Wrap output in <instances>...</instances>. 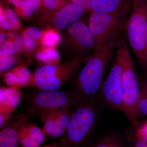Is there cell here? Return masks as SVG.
Masks as SVG:
<instances>
[{
	"label": "cell",
	"mask_w": 147,
	"mask_h": 147,
	"mask_svg": "<svg viewBox=\"0 0 147 147\" xmlns=\"http://www.w3.org/2000/svg\"><path fill=\"white\" fill-rule=\"evenodd\" d=\"M89 57L79 55L63 63L41 65L32 74L30 86L38 90H60Z\"/></svg>",
	"instance_id": "cell-4"
},
{
	"label": "cell",
	"mask_w": 147,
	"mask_h": 147,
	"mask_svg": "<svg viewBox=\"0 0 147 147\" xmlns=\"http://www.w3.org/2000/svg\"><path fill=\"white\" fill-rule=\"evenodd\" d=\"M27 1H29L31 2L32 3H34L35 4L41 6H42V0H27Z\"/></svg>",
	"instance_id": "cell-33"
},
{
	"label": "cell",
	"mask_w": 147,
	"mask_h": 147,
	"mask_svg": "<svg viewBox=\"0 0 147 147\" xmlns=\"http://www.w3.org/2000/svg\"><path fill=\"white\" fill-rule=\"evenodd\" d=\"M41 147H65L62 144L59 143H55L52 144L47 145Z\"/></svg>",
	"instance_id": "cell-32"
},
{
	"label": "cell",
	"mask_w": 147,
	"mask_h": 147,
	"mask_svg": "<svg viewBox=\"0 0 147 147\" xmlns=\"http://www.w3.org/2000/svg\"><path fill=\"white\" fill-rule=\"evenodd\" d=\"M121 71L120 60L116 55L108 76L102 84L99 95V98H101L110 108L120 111L122 105Z\"/></svg>",
	"instance_id": "cell-10"
},
{
	"label": "cell",
	"mask_w": 147,
	"mask_h": 147,
	"mask_svg": "<svg viewBox=\"0 0 147 147\" xmlns=\"http://www.w3.org/2000/svg\"><path fill=\"white\" fill-rule=\"evenodd\" d=\"M118 39L96 48L86 61L74 85L73 92L78 100L97 101L106 69L118 44Z\"/></svg>",
	"instance_id": "cell-1"
},
{
	"label": "cell",
	"mask_w": 147,
	"mask_h": 147,
	"mask_svg": "<svg viewBox=\"0 0 147 147\" xmlns=\"http://www.w3.org/2000/svg\"><path fill=\"white\" fill-rule=\"evenodd\" d=\"M25 1L26 0H7V2L13 5L14 8H17L21 7Z\"/></svg>",
	"instance_id": "cell-31"
},
{
	"label": "cell",
	"mask_w": 147,
	"mask_h": 147,
	"mask_svg": "<svg viewBox=\"0 0 147 147\" xmlns=\"http://www.w3.org/2000/svg\"><path fill=\"white\" fill-rule=\"evenodd\" d=\"M116 55L122 67L121 86L122 105L121 111L126 115L131 125L139 123L138 105L139 99V82L131 55L124 41H119Z\"/></svg>",
	"instance_id": "cell-2"
},
{
	"label": "cell",
	"mask_w": 147,
	"mask_h": 147,
	"mask_svg": "<svg viewBox=\"0 0 147 147\" xmlns=\"http://www.w3.org/2000/svg\"><path fill=\"white\" fill-rule=\"evenodd\" d=\"M40 7L36 4L26 0L21 7L14 8V11L19 18L27 20L38 11Z\"/></svg>",
	"instance_id": "cell-24"
},
{
	"label": "cell",
	"mask_w": 147,
	"mask_h": 147,
	"mask_svg": "<svg viewBox=\"0 0 147 147\" xmlns=\"http://www.w3.org/2000/svg\"><path fill=\"white\" fill-rule=\"evenodd\" d=\"M13 117L12 113L0 112V128H4L11 122Z\"/></svg>",
	"instance_id": "cell-29"
},
{
	"label": "cell",
	"mask_w": 147,
	"mask_h": 147,
	"mask_svg": "<svg viewBox=\"0 0 147 147\" xmlns=\"http://www.w3.org/2000/svg\"><path fill=\"white\" fill-rule=\"evenodd\" d=\"M19 35L23 41L24 52L26 56L32 59L36 50L40 47L43 30L36 27H27L21 31Z\"/></svg>",
	"instance_id": "cell-15"
},
{
	"label": "cell",
	"mask_w": 147,
	"mask_h": 147,
	"mask_svg": "<svg viewBox=\"0 0 147 147\" xmlns=\"http://www.w3.org/2000/svg\"><path fill=\"white\" fill-rule=\"evenodd\" d=\"M133 0H93L92 11L111 13L127 19Z\"/></svg>",
	"instance_id": "cell-11"
},
{
	"label": "cell",
	"mask_w": 147,
	"mask_h": 147,
	"mask_svg": "<svg viewBox=\"0 0 147 147\" xmlns=\"http://www.w3.org/2000/svg\"><path fill=\"white\" fill-rule=\"evenodd\" d=\"M126 21V19L111 13L92 11L88 26L93 37L96 48L118 39L125 28Z\"/></svg>",
	"instance_id": "cell-6"
},
{
	"label": "cell",
	"mask_w": 147,
	"mask_h": 147,
	"mask_svg": "<svg viewBox=\"0 0 147 147\" xmlns=\"http://www.w3.org/2000/svg\"><path fill=\"white\" fill-rule=\"evenodd\" d=\"M71 3L86 9L91 10V5L93 0H69Z\"/></svg>",
	"instance_id": "cell-30"
},
{
	"label": "cell",
	"mask_w": 147,
	"mask_h": 147,
	"mask_svg": "<svg viewBox=\"0 0 147 147\" xmlns=\"http://www.w3.org/2000/svg\"><path fill=\"white\" fill-rule=\"evenodd\" d=\"M129 46L139 65L147 69V5L134 0L132 11L125 26Z\"/></svg>",
	"instance_id": "cell-5"
},
{
	"label": "cell",
	"mask_w": 147,
	"mask_h": 147,
	"mask_svg": "<svg viewBox=\"0 0 147 147\" xmlns=\"http://www.w3.org/2000/svg\"><path fill=\"white\" fill-rule=\"evenodd\" d=\"M62 36V47L71 57L79 55L88 56L94 51L95 44L88 26L80 20L65 29Z\"/></svg>",
	"instance_id": "cell-7"
},
{
	"label": "cell",
	"mask_w": 147,
	"mask_h": 147,
	"mask_svg": "<svg viewBox=\"0 0 147 147\" xmlns=\"http://www.w3.org/2000/svg\"><path fill=\"white\" fill-rule=\"evenodd\" d=\"M32 75L26 66L19 65L3 73V82L8 87L19 89L30 86Z\"/></svg>",
	"instance_id": "cell-13"
},
{
	"label": "cell",
	"mask_w": 147,
	"mask_h": 147,
	"mask_svg": "<svg viewBox=\"0 0 147 147\" xmlns=\"http://www.w3.org/2000/svg\"><path fill=\"white\" fill-rule=\"evenodd\" d=\"M139 115H147V78L142 77L139 81V99L138 105Z\"/></svg>",
	"instance_id": "cell-23"
},
{
	"label": "cell",
	"mask_w": 147,
	"mask_h": 147,
	"mask_svg": "<svg viewBox=\"0 0 147 147\" xmlns=\"http://www.w3.org/2000/svg\"><path fill=\"white\" fill-rule=\"evenodd\" d=\"M145 1H146V3L147 5V0H145Z\"/></svg>",
	"instance_id": "cell-34"
},
{
	"label": "cell",
	"mask_w": 147,
	"mask_h": 147,
	"mask_svg": "<svg viewBox=\"0 0 147 147\" xmlns=\"http://www.w3.org/2000/svg\"><path fill=\"white\" fill-rule=\"evenodd\" d=\"M22 27L19 17L15 11L9 8H5L1 3L0 5V28L1 30L16 31Z\"/></svg>",
	"instance_id": "cell-19"
},
{
	"label": "cell",
	"mask_w": 147,
	"mask_h": 147,
	"mask_svg": "<svg viewBox=\"0 0 147 147\" xmlns=\"http://www.w3.org/2000/svg\"><path fill=\"white\" fill-rule=\"evenodd\" d=\"M62 37L57 29L52 27H46L43 30L40 46L55 48L61 42Z\"/></svg>",
	"instance_id": "cell-22"
},
{
	"label": "cell",
	"mask_w": 147,
	"mask_h": 147,
	"mask_svg": "<svg viewBox=\"0 0 147 147\" xmlns=\"http://www.w3.org/2000/svg\"><path fill=\"white\" fill-rule=\"evenodd\" d=\"M42 123V130L45 135L53 138L62 137L65 132L58 125L56 119V110L45 111L39 114Z\"/></svg>",
	"instance_id": "cell-18"
},
{
	"label": "cell",
	"mask_w": 147,
	"mask_h": 147,
	"mask_svg": "<svg viewBox=\"0 0 147 147\" xmlns=\"http://www.w3.org/2000/svg\"><path fill=\"white\" fill-rule=\"evenodd\" d=\"M22 99L18 89L1 86L0 88V112L12 113L16 110Z\"/></svg>",
	"instance_id": "cell-16"
},
{
	"label": "cell",
	"mask_w": 147,
	"mask_h": 147,
	"mask_svg": "<svg viewBox=\"0 0 147 147\" xmlns=\"http://www.w3.org/2000/svg\"><path fill=\"white\" fill-rule=\"evenodd\" d=\"M78 101L73 91L59 90H39L29 96L26 102L30 110L39 114L49 110L73 108Z\"/></svg>",
	"instance_id": "cell-8"
},
{
	"label": "cell",
	"mask_w": 147,
	"mask_h": 147,
	"mask_svg": "<svg viewBox=\"0 0 147 147\" xmlns=\"http://www.w3.org/2000/svg\"><path fill=\"white\" fill-rule=\"evenodd\" d=\"M73 108L67 107L56 110V117L58 125L65 132L66 131L73 113Z\"/></svg>",
	"instance_id": "cell-26"
},
{
	"label": "cell",
	"mask_w": 147,
	"mask_h": 147,
	"mask_svg": "<svg viewBox=\"0 0 147 147\" xmlns=\"http://www.w3.org/2000/svg\"><path fill=\"white\" fill-rule=\"evenodd\" d=\"M18 57L16 54L0 51V71L1 74L10 70L18 63Z\"/></svg>",
	"instance_id": "cell-25"
},
{
	"label": "cell",
	"mask_w": 147,
	"mask_h": 147,
	"mask_svg": "<svg viewBox=\"0 0 147 147\" xmlns=\"http://www.w3.org/2000/svg\"><path fill=\"white\" fill-rule=\"evenodd\" d=\"M70 3L69 0H42V6L44 10L53 11L61 9Z\"/></svg>",
	"instance_id": "cell-28"
},
{
	"label": "cell",
	"mask_w": 147,
	"mask_h": 147,
	"mask_svg": "<svg viewBox=\"0 0 147 147\" xmlns=\"http://www.w3.org/2000/svg\"><path fill=\"white\" fill-rule=\"evenodd\" d=\"M86 11V9L70 3L55 11L44 10L37 18L36 23L58 30H65L80 20Z\"/></svg>",
	"instance_id": "cell-9"
},
{
	"label": "cell",
	"mask_w": 147,
	"mask_h": 147,
	"mask_svg": "<svg viewBox=\"0 0 147 147\" xmlns=\"http://www.w3.org/2000/svg\"></svg>",
	"instance_id": "cell-35"
},
{
	"label": "cell",
	"mask_w": 147,
	"mask_h": 147,
	"mask_svg": "<svg viewBox=\"0 0 147 147\" xmlns=\"http://www.w3.org/2000/svg\"><path fill=\"white\" fill-rule=\"evenodd\" d=\"M91 147H125L122 142L113 134L104 135Z\"/></svg>",
	"instance_id": "cell-27"
},
{
	"label": "cell",
	"mask_w": 147,
	"mask_h": 147,
	"mask_svg": "<svg viewBox=\"0 0 147 147\" xmlns=\"http://www.w3.org/2000/svg\"><path fill=\"white\" fill-rule=\"evenodd\" d=\"M97 101L79 100L60 141L65 147H81L90 137L98 116Z\"/></svg>",
	"instance_id": "cell-3"
},
{
	"label": "cell",
	"mask_w": 147,
	"mask_h": 147,
	"mask_svg": "<svg viewBox=\"0 0 147 147\" xmlns=\"http://www.w3.org/2000/svg\"><path fill=\"white\" fill-rule=\"evenodd\" d=\"M28 115H18L7 126L0 131V147H18L17 131L24 124L29 122Z\"/></svg>",
	"instance_id": "cell-14"
},
{
	"label": "cell",
	"mask_w": 147,
	"mask_h": 147,
	"mask_svg": "<svg viewBox=\"0 0 147 147\" xmlns=\"http://www.w3.org/2000/svg\"><path fill=\"white\" fill-rule=\"evenodd\" d=\"M0 51L16 54L24 52L23 42L19 35L13 32L1 30Z\"/></svg>",
	"instance_id": "cell-17"
},
{
	"label": "cell",
	"mask_w": 147,
	"mask_h": 147,
	"mask_svg": "<svg viewBox=\"0 0 147 147\" xmlns=\"http://www.w3.org/2000/svg\"><path fill=\"white\" fill-rule=\"evenodd\" d=\"M18 142L24 147H40L45 142V134L36 124L27 122L17 131Z\"/></svg>",
	"instance_id": "cell-12"
},
{
	"label": "cell",
	"mask_w": 147,
	"mask_h": 147,
	"mask_svg": "<svg viewBox=\"0 0 147 147\" xmlns=\"http://www.w3.org/2000/svg\"><path fill=\"white\" fill-rule=\"evenodd\" d=\"M129 132V142L131 147H147V123L139 125H131Z\"/></svg>",
	"instance_id": "cell-20"
},
{
	"label": "cell",
	"mask_w": 147,
	"mask_h": 147,
	"mask_svg": "<svg viewBox=\"0 0 147 147\" xmlns=\"http://www.w3.org/2000/svg\"><path fill=\"white\" fill-rule=\"evenodd\" d=\"M133 1H134V0H133Z\"/></svg>",
	"instance_id": "cell-36"
},
{
	"label": "cell",
	"mask_w": 147,
	"mask_h": 147,
	"mask_svg": "<svg viewBox=\"0 0 147 147\" xmlns=\"http://www.w3.org/2000/svg\"><path fill=\"white\" fill-rule=\"evenodd\" d=\"M38 61L44 65H56L60 63L61 56L57 49L53 47L40 46L35 53Z\"/></svg>",
	"instance_id": "cell-21"
}]
</instances>
